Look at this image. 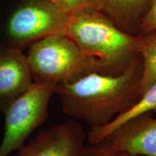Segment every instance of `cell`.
Listing matches in <instances>:
<instances>
[{
    "label": "cell",
    "instance_id": "277c9868",
    "mask_svg": "<svg viewBox=\"0 0 156 156\" xmlns=\"http://www.w3.org/2000/svg\"><path fill=\"white\" fill-rule=\"evenodd\" d=\"M55 88L53 85L34 83L10 103L4 113L5 132L0 156H8L19 150L30 134L47 119L48 103Z\"/></svg>",
    "mask_w": 156,
    "mask_h": 156
},
{
    "label": "cell",
    "instance_id": "30bf717a",
    "mask_svg": "<svg viewBox=\"0 0 156 156\" xmlns=\"http://www.w3.org/2000/svg\"><path fill=\"white\" fill-rule=\"evenodd\" d=\"M156 110V82L148 88L140 98L126 112L118 115L112 122L101 127L90 128L87 140L90 145L102 142L109 134L126 121L144 113Z\"/></svg>",
    "mask_w": 156,
    "mask_h": 156
},
{
    "label": "cell",
    "instance_id": "4fadbf2b",
    "mask_svg": "<svg viewBox=\"0 0 156 156\" xmlns=\"http://www.w3.org/2000/svg\"><path fill=\"white\" fill-rule=\"evenodd\" d=\"M153 32H156V0H151L149 8L140 23L139 35Z\"/></svg>",
    "mask_w": 156,
    "mask_h": 156
},
{
    "label": "cell",
    "instance_id": "6da1fadb",
    "mask_svg": "<svg viewBox=\"0 0 156 156\" xmlns=\"http://www.w3.org/2000/svg\"><path fill=\"white\" fill-rule=\"evenodd\" d=\"M142 74L140 57L121 75L93 72L72 83L56 85L55 94L66 114L83 121L90 128L101 127L126 112L139 100Z\"/></svg>",
    "mask_w": 156,
    "mask_h": 156
},
{
    "label": "cell",
    "instance_id": "ba28073f",
    "mask_svg": "<svg viewBox=\"0 0 156 156\" xmlns=\"http://www.w3.org/2000/svg\"><path fill=\"white\" fill-rule=\"evenodd\" d=\"M34 83L26 56L9 46L0 48V112Z\"/></svg>",
    "mask_w": 156,
    "mask_h": 156
},
{
    "label": "cell",
    "instance_id": "3957f363",
    "mask_svg": "<svg viewBox=\"0 0 156 156\" xmlns=\"http://www.w3.org/2000/svg\"><path fill=\"white\" fill-rule=\"evenodd\" d=\"M34 83L57 85L98 73L97 62L81 53L66 34L48 36L30 46L26 55Z\"/></svg>",
    "mask_w": 156,
    "mask_h": 156
},
{
    "label": "cell",
    "instance_id": "52a82bcc",
    "mask_svg": "<svg viewBox=\"0 0 156 156\" xmlns=\"http://www.w3.org/2000/svg\"><path fill=\"white\" fill-rule=\"evenodd\" d=\"M153 113H144L127 120L101 142L119 153L156 156V119L152 117Z\"/></svg>",
    "mask_w": 156,
    "mask_h": 156
},
{
    "label": "cell",
    "instance_id": "9a60e30c",
    "mask_svg": "<svg viewBox=\"0 0 156 156\" xmlns=\"http://www.w3.org/2000/svg\"><path fill=\"white\" fill-rule=\"evenodd\" d=\"M120 156H142V155H131L125 153H120Z\"/></svg>",
    "mask_w": 156,
    "mask_h": 156
},
{
    "label": "cell",
    "instance_id": "5b68a950",
    "mask_svg": "<svg viewBox=\"0 0 156 156\" xmlns=\"http://www.w3.org/2000/svg\"><path fill=\"white\" fill-rule=\"evenodd\" d=\"M69 17L70 14L48 0H30L9 20L8 46L22 51L45 37L66 34Z\"/></svg>",
    "mask_w": 156,
    "mask_h": 156
},
{
    "label": "cell",
    "instance_id": "8992f818",
    "mask_svg": "<svg viewBox=\"0 0 156 156\" xmlns=\"http://www.w3.org/2000/svg\"><path fill=\"white\" fill-rule=\"evenodd\" d=\"M86 140L83 126L69 120L39 132L17 156H85Z\"/></svg>",
    "mask_w": 156,
    "mask_h": 156
},
{
    "label": "cell",
    "instance_id": "9c48e42d",
    "mask_svg": "<svg viewBox=\"0 0 156 156\" xmlns=\"http://www.w3.org/2000/svg\"><path fill=\"white\" fill-rule=\"evenodd\" d=\"M101 12L117 28L129 34L138 36L140 23L151 0H98Z\"/></svg>",
    "mask_w": 156,
    "mask_h": 156
},
{
    "label": "cell",
    "instance_id": "8fae6325",
    "mask_svg": "<svg viewBox=\"0 0 156 156\" xmlns=\"http://www.w3.org/2000/svg\"><path fill=\"white\" fill-rule=\"evenodd\" d=\"M138 36L142 60V74L139 90L141 97L156 82V32L140 34Z\"/></svg>",
    "mask_w": 156,
    "mask_h": 156
},
{
    "label": "cell",
    "instance_id": "7a4b0ae2",
    "mask_svg": "<svg viewBox=\"0 0 156 156\" xmlns=\"http://www.w3.org/2000/svg\"><path fill=\"white\" fill-rule=\"evenodd\" d=\"M66 35L84 56L95 59L103 75H121L141 57L139 36L120 30L97 9L70 15Z\"/></svg>",
    "mask_w": 156,
    "mask_h": 156
},
{
    "label": "cell",
    "instance_id": "7c38bea8",
    "mask_svg": "<svg viewBox=\"0 0 156 156\" xmlns=\"http://www.w3.org/2000/svg\"><path fill=\"white\" fill-rule=\"evenodd\" d=\"M63 10L72 15L85 9H97L101 11L98 0H48Z\"/></svg>",
    "mask_w": 156,
    "mask_h": 156
},
{
    "label": "cell",
    "instance_id": "5bb4252c",
    "mask_svg": "<svg viewBox=\"0 0 156 156\" xmlns=\"http://www.w3.org/2000/svg\"><path fill=\"white\" fill-rule=\"evenodd\" d=\"M85 156H120V153L101 142L87 147Z\"/></svg>",
    "mask_w": 156,
    "mask_h": 156
}]
</instances>
